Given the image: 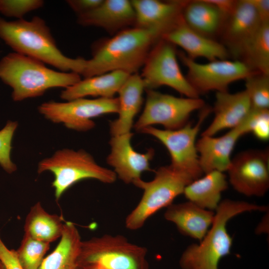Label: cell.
Listing matches in <instances>:
<instances>
[{"mask_svg":"<svg viewBox=\"0 0 269 269\" xmlns=\"http://www.w3.org/2000/svg\"><path fill=\"white\" fill-rule=\"evenodd\" d=\"M0 79L12 89L15 102L41 96L51 88L65 89L81 79L78 73L52 70L39 60L14 52L0 60Z\"/></svg>","mask_w":269,"mask_h":269,"instance_id":"3","label":"cell"},{"mask_svg":"<svg viewBox=\"0 0 269 269\" xmlns=\"http://www.w3.org/2000/svg\"><path fill=\"white\" fill-rule=\"evenodd\" d=\"M177 54L187 68L186 77L199 95L211 91H228L231 83L245 80L255 72L245 63L238 60H216L201 64L196 62L182 52Z\"/></svg>","mask_w":269,"mask_h":269,"instance_id":"12","label":"cell"},{"mask_svg":"<svg viewBox=\"0 0 269 269\" xmlns=\"http://www.w3.org/2000/svg\"><path fill=\"white\" fill-rule=\"evenodd\" d=\"M239 60L255 72L269 75V23L262 24Z\"/></svg>","mask_w":269,"mask_h":269,"instance_id":"28","label":"cell"},{"mask_svg":"<svg viewBox=\"0 0 269 269\" xmlns=\"http://www.w3.org/2000/svg\"><path fill=\"white\" fill-rule=\"evenodd\" d=\"M42 0H0V13L7 17L23 19L27 13L40 8Z\"/></svg>","mask_w":269,"mask_h":269,"instance_id":"33","label":"cell"},{"mask_svg":"<svg viewBox=\"0 0 269 269\" xmlns=\"http://www.w3.org/2000/svg\"><path fill=\"white\" fill-rule=\"evenodd\" d=\"M146 248L121 235L105 234L82 242L78 266L102 269H149Z\"/></svg>","mask_w":269,"mask_h":269,"instance_id":"7","label":"cell"},{"mask_svg":"<svg viewBox=\"0 0 269 269\" xmlns=\"http://www.w3.org/2000/svg\"><path fill=\"white\" fill-rule=\"evenodd\" d=\"M182 15L189 27L212 39L220 35L228 18L207 0H185Z\"/></svg>","mask_w":269,"mask_h":269,"instance_id":"24","label":"cell"},{"mask_svg":"<svg viewBox=\"0 0 269 269\" xmlns=\"http://www.w3.org/2000/svg\"><path fill=\"white\" fill-rule=\"evenodd\" d=\"M245 91L252 108L267 110L269 108V75L254 72L245 79Z\"/></svg>","mask_w":269,"mask_h":269,"instance_id":"30","label":"cell"},{"mask_svg":"<svg viewBox=\"0 0 269 269\" xmlns=\"http://www.w3.org/2000/svg\"><path fill=\"white\" fill-rule=\"evenodd\" d=\"M228 187L225 174L213 171L190 182L185 187L183 194L189 201L202 208L213 211L217 208L221 194Z\"/></svg>","mask_w":269,"mask_h":269,"instance_id":"25","label":"cell"},{"mask_svg":"<svg viewBox=\"0 0 269 269\" xmlns=\"http://www.w3.org/2000/svg\"><path fill=\"white\" fill-rule=\"evenodd\" d=\"M227 171L237 191L247 196H263L269 188V150L240 152L232 159Z\"/></svg>","mask_w":269,"mask_h":269,"instance_id":"13","label":"cell"},{"mask_svg":"<svg viewBox=\"0 0 269 269\" xmlns=\"http://www.w3.org/2000/svg\"><path fill=\"white\" fill-rule=\"evenodd\" d=\"M262 23H269V0H249Z\"/></svg>","mask_w":269,"mask_h":269,"instance_id":"36","label":"cell"},{"mask_svg":"<svg viewBox=\"0 0 269 269\" xmlns=\"http://www.w3.org/2000/svg\"><path fill=\"white\" fill-rule=\"evenodd\" d=\"M64 224L62 216L49 213L37 202L31 206L25 218L24 235L51 243L60 238Z\"/></svg>","mask_w":269,"mask_h":269,"instance_id":"27","label":"cell"},{"mask_svg":"<svg viewBox=\"0 0 269 269\" xmlns=\"http://www.w3.org/2000/svg\"><path fill=\"white\" fill-rule=\"evenodd\" d=\"M164 213L165 219L175 225L182 234L201 241L212 225L213 211L202 208L191 202L171 204Z\"/></svg>","mask_w":269,"mask_h":269,"instance_id":"21","label":"cell"},{"mask_svg":"<svg viewBox=\"0 0 269 269\" xmlns=\"http://www.w3.org/2000/svg\"><path fill=\"white\" fill-rule=\"evenodd\" d=\"M237 128L243 135L252 133L255 137L263 141L269 138V110L251 108L243 122Z\"/></svg>","mask_w":269,"mask_h":269,"instance_id":"31","label":"cell"},{"mask_svg":"<svg viewBox=\"0 0 269 269\" xmlns=\"http://www.w3.org/2000/svg\"><path fill=\"white\" fill-rule=\"evenodd\" d=\"M269 207L243 201L226 199L220 202L211 228L199 244H192L183 252L179 261L182 269H218L223 257L230 254L233 239L227 229L228 222L246 212L268 211Z\"/></svg>","mask_w":269,"mask_h":269,"instance_id":"4","label":"cell"},{"mask_svg":"<svg viewBox=\"0 0 269 269\" xmlns=\"http://www.w3.org/2000/svg\"><path fill=\"white\" fill-rule=\"evenodd\" d=\"M243 135L236 128L220 136H201L196 141V146L203 173L213 171H227L231 164L234 148Z\"/></svg>","mask_w":269,"mask_h":269,"instance_id":"20","label":"cell"},{"mask_svg":"<svg viewBox=\"0 0 269 269\" xmlns=\"http://www.w3.org/2000/svg\"><path fill=\"white\" fill-rule=\"evenodd\" d=\"M160 38L152 30L132 27L96 42L81 75L85 78L114 71L136 73Z\"/></svg>","mask_w":269,"mask_h":269,"instance_id":"1","label":"cell"},{"mask_svg":"<svg viewBox=\"0 0 269 269\" xmlns=\"http://www.w3.org/2000/svg\"><path fill=\"white\" fill-rule=\"evenodd\" d=\"M77 269H102L99 267L91 265L78 266Z\"/></svg>","mask_w":269,"mask_h":269,"instance_id":"38","label":"cell"},{"mask_svg":"<svg viewBox=\"0 0 269 269\" xmlns=\"http://www.w3.org/2000/svg\"><path fill=\"white\" fill-rule=\"evenodd\" d=\"M17 127V122L8 121L0 130V165L8 174H12L17 169L10 154L12 139Z\"/></svg>","mask_w":269,"mask_h":269,"instance_id":"32","label":"cell"},{"mask_svg":"<svg viewBox=\"0 0 269 269\" xmlns=\"http://www.w3.org/2000/svg\"><path fill=\"white\" fill-rule=\"evenodd\" d=\"M145 89L142 79L137 73L130 75L118 92V117L110 125L112 136L131 133L134 119L139 111Z\"/></svg>","mask_w":269,"mask_h":269,"instance_id":"22","label":"cell"},{"mask_svg":"<svg viewBox=\"0 0 269 269\" xmlns=\"http://www.w3.org/2000/svg\"><path fill=\"white\" fill-rule=\"evenodd\" d=\"M135 15L131 1L103 0L93 10L77 15V22L83 26L102 28L112 35L134 27Z\"/></svg>","mask_w":269,"mask_h":269,"instance_id":"18","label":"cell"},{"mask_svg":"<svg viewBox=\"0 0 269 269\" xmlns=\"http://www.w3.org/2000/svg\"><path fill=\"white\" fill-rule=\"evenodd\" d=\"M50 244L24 235L19 248L15 250L23 269H38L49 249Z\"/></svg>","mask_w":269,"mask_h":269,"instance_id":"29","label":"cell"},{"mask_svg":"<svg viewBox=\"0 0 269 269\" xmlns=\"http://www.w3.org/2000/svg\"><path fill=\"white\" fill-rule=\"evenodd\" d=\"M82 242L75 224L66 222L58 244L38 269H77Z\"/></svg>","mask_w":269,"mask_h":269,"instance_id":"26","label":"cell"},{"mask_svg":"<svg viewBox=\"0 0 269 269\" xmlns=\"http://www.w3.org/2000/svg\"><path fill=\"white\" fill-rule=\"evenodd\" d=\"M130 75L123 71H114L85 78L64 89L60 98L66 101L88 96L113 98Z\"/></svg>","mask_w":269,"mask_h":269,"instance_id":"23","label":"cell"},{"mask_svg":"<svg viewBox=\"0 0 269 269\" xmlns=\"http://www.w3.org/2000/svg\"><path fill=\"white\" fill-rule=\"evenodd\" d=\"M210 112V109H204L194 125L188 123L174 130H161L150 126L140 132L152 135L162 143L169 152L170 165L194 180L203 174L199 164L196 139L202 124Z\"/></svg>","mask_w":269,"mask_h":269,"instance_id":"8","label":"cell"},{"mask_svg":"<svg viewBox=\"0 0 269 269\" xmlns=\"http://www.w3.org/2000/svg\"><path fill=\"white\" fill-rule=\"evenodd\" d=\"M45 171H50L54 175L52 186L57 201L68 188L81 180L93 179L111 184L117 178L113 170L99 165L90 153L83 149L57 150L38 163L37 173Z\"/></svg>","mask_w":269,"mask_h":269,"instance_id":"5","label":"cell"},{"mask_svg":"<svg viewBox=\"0 0 269 269\" xmlns=\"http://www.w3.org/2000/svg\"><path fill=\"white\" fill-rule=\"evenodd\" d=\"M135 15L134 27L152 30L160 36L182 19L185 0H131Z\"/></svg>","mask_w":269,"mask_h":269,"instance_id":"16","label":"cell"},{"mask_svg":"<svg viewBox=\"0 0 269 269\" xmlns=\"http://www.w3.org/2000/svg\"><path fill=\"white\" fill-rule=\"evenodd\" d=\"M0 269H5L4 266L2 264V263L0 262Z\"/></svg>","mask_w":269,"mask_h":269,"instance_id":"39","label":"cell"},{"mask_svg":"<svg viewBox=\"0 0 269 269\" xmlns=\"http://www.w3.org/2000/svg\"><path fill=\"white\" fill-rule=\"evenodd\" d=\"M0 262L5 269H23L16 256L15 250L8 249L0 235Z\"/></svg>","mask_w":269,"mask_h":269,"instance_id":"34","label":"cell"},{"mask_svg":"<svg viewBox=\"0 0 269 269\" xmlns=\"http://www.w3.org/2000/svg\"><path fill=\"white\" fill-rule=\"evenodd\" d=\"M133 133L112 136L109 143L111 151L107 158L108 164L122 181L133 184L141 179V174L151 170L150 162L154 150L150 148L145 153L136 151L131 144Z\"/></svg>","mask_w":269,"mask_h":269,"instance_id":"14","label":"cell"},{"mask_svg":"<svg viewBox=\"0 0 269 269\" xmlns=\"http://www.w3.org/2000/svg\"><path fill=\"white\" fill-rule=\"evenodd\" d=\"M192 181L187 174L169 165L158 168L150 181L140 179L135 182L134 185L143 193L137 205L126 217V228L135 231L142 227L150 217L172 204Z\"/></svg>","mask_w":269,"mask_h":269,"instance_id":"6","label":"cell"},{"mask_svg":"<svg viewBox=\"0 0 269 269\" xmlns=\"http://www.w3.org/2000/svg\"><path fill=\"white\" fill-rule=\"evenodd\" d=\"M252 108L245 90L235 93L228 91L217 92L213 111L214 118L201 136H214L225 129L238 127Z\"/></svg>","mask_w":269,"mask_h":269,"instance_id":"19","label":"cell"},{"mask_svg":"<svg viewBox=\"0 0 269 269\" xmlns=\"http://www.w3.org/2000/svg\"><path fill=\"white\" fill-rule=\"evenodd\" d=\"M118 98H79L65 102L50 101L38 107L39 113L54 123L63 124L67 128L86 132L95 126L92 119L101 115L118 113Z\"/></svg>","mask_w":269,"mask_h":269,"instance_id":"10","label":"cell"},{"mask_svg":"<svg viewBox=\"0 0 269 269\" xmlns=\"http://www.w3.org/2000/svg\"><path fill=\"white\" fill-rule=\"evenodd\" d=\"M161 38L180 47L194 60L203 57L209 61L228 59L230 55L221 42L204 36L189 27L182 19Z\"/></svg>","mask_w":269,"mask_h":269,"instance_id":"17","label":"cell"},{"mask_svg":"<svg viewBox=\"0 0 269 269\" xmlns=\"http://www.w3.org/2000/svg\"><path fill=\"white\" fill-rule=\"evenodd\" d=\"M103 1V0H68L66 3L79 15L93 10Z\"/></svg>","mask_w":269,"mask_h":269,"instance_id":"35","label":"cell"},{"mask_svg":"<svg viewBox=\"0 0 269 269\" xmlns=\"http://www.w3.org/2000/svg\"><path fill=\"white\" fill-rule=\"evenodd\" d=\"M0 39L19 53L51 65L62 72L81 75L86 59L70 58L58 48L44 20L35 16L30 20L23 18L7 21L0 17Z\"/></svg>","mask_w":269,"mask_h":269,"instance_id":"2","label":"cell"},{"mask_svg":"<svg viewBox=\"0 0 269 269\" xmlns=\"http://www.w3.org/2000/svg\"><path fill=\"white\" fill-rule=\"evenodd\" d=\"M175 45L160 38L150 50L142 66L140 76L145 90L162 86L172 88L188 98L199 95L181 72L177 59Z\"/></svg>","mask_w":269,"mask_h":269,"instance_id":"9","label":"cell"},{"mask_svg":"<svg viewBox=\"0 0 269 269\" xmlns=\"http://www.w3.org/2000/svg\"><path fill=\"white\" fill-rule=\"evenodd\" d=\"M262 23L249 0H237L220 34L229 55L239 60L244 48Z\"/></svg>","mask_w":269,"mask_h":269,"instance_id":"15","label":"cell"},{"mask_svg":"<svg viewBox=\"0 0 269 269\" xmlns=\"http://www.w3.org/2000/svg\"><path fill=\"white\" fill-rule=\"evenodd\" d=\"M209 2L215 6L227 17L232 13L235 9L237 0H207Z\"/></svg>","mask_w":269,"mask_h":269,"instance_id":"37","label":"cell"},{"mask_svg":"<svg viewBox=\"0 0 269 269\" xmlns=\"http://www.w3.org/2000/svg\"><path fill=\"white\" fill-rule=\"evenodd\" d=\"M143 111L134 125L137 132L153 125H162L165 130L180 129L188 123L191 114L203 109L204 101L200 98H182L146 90Z\"/></svg>","mask_w":269,"mask_h":269,"instance_id":"11","label":"cell"}]
</instances>
